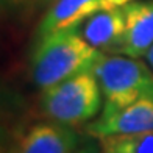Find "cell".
Here are the masks:
<instances>
[{
    "instance_id": "obj_7",
    "label": "cell",
    "mask_w": 153,
    "mask_h": 153,
    "mask_svg": "<svg viewBox=\"0 0 153 153\" xmlns=\"http://www.w3.org/2000/svg\"><path fill=\"white\" fill-rule=\"evenodd\" d=\"M80 145L78 133L58 122H41L20 134L11 153H72Z\"/></svg>"
},
{
    "instance_id": "obj_4",
    "label": "cell",
    "mask_w": 153,
    "mask_h": 153,
    "mask_svg": "<svg viewBox=\"0 0 153 153\" xmlns=\"http://www.w3.org/2000/svg\"><path fill=\"white\" fill-rule=\"evenodd\" d=\"M141 131H153V88L131 105L111 114H102L86 127V133L97 139Z\"/></svg>"
},
{
    "instance_id": "obj_8",
    "label": "cell",
    "mask_w": 153,
    "mask_h": 153,
    "mask_svg": "<svg viewBox=\"0 0 153 153\" xmlns=\"http://www.w3.org/2000/svg\"><path fill=\"white\" fill-rule=\"evenodd\" d=\"M127 28L122 53L130 58L145 56L153 45V0L130 2L123 5Z\"/></svg>"
},
{
    "instance_id": "obj_6",
    "label": "cell",
    "mask_w": 153,
    "mask_h": 153,
    "mask_svg": "<svg viewBox=\"0 0 153 153\" xmlns=\"http://www.w3.org/2000/svg\"><path fill=\"white\" fill-rule=\"evenodd\" d=\"M125 28H127V19L123 6L100 11L78 25L81 38L95 50L105 55L122 53Z\"/></svg>"
},
{
    "instance_id": "obj_11",
    "label": "cell",
    "mask_w": 153,
    "mask_h": 153,
    "mask_svg": "<svg viewBox=\"0 0 153 153\" xmlns=\"http://www.w3.org/2000/svg\"><path fill=\"white\" fill-rule=\"evenodd\" d=\"M72 153H102V147H100V144L97 145L95 142H85V144L78 145Z\"/></svg>"
},
{
    "instance_id": "obj_10",
    "label": "cell",
    "mask_w": 153,
    "mask_h": 153,
    "mask_svg": "<svg viewBox=\"0 0 153 153\" xmlns=\"http://www.w3.org/2000/svg\"><path fill=\"white\" fill-rule=\"evenodd\" d=\"M55 2L56 0H2V10L10 16L28 17L44 8L47 11Z\"/></svg>"
},
{
    "instance_id": "obj_9",
    "label": "cell",
    "mask_w": 153,
    "mask_h": 153,
    "mask_svg": "<svg viewBox=\"0 0 153 153\" xmlns=\"http://www.w3.org/2000/svg\"><path fill=\"white\" fill-rule=\"evenodd\" d=\"M102 153H153V131L100 137Z\"/></svg>"
},
{
    "instance_id": "obj_1",
    "label": "cell",
    "mask_w": 153,
    "mask_h": 153,
    "mask_svg": "<svg viewBox=\"0 0 153 153\" xmlns=\"http://www.w3.org/2000/svg\"><path fill=\"white\" fill-rule=\"evenodd\" d=\"M100 55L81 38L78 27L39 36L30 59V76L41 91H47L81 72L91 71Z\"/></svg>"
},
{
    "instance_id": "obj_5",
    "label": "cell",
    "mask_w": 153,
    "mask_h": 153,
    "mask_svg": "<svg viewBox=\"0 0 153 153\" xmlns=\"http://www.w3.org/2000/svg\"><path fill=\"white\" fill-rule=\"evenodd\" d=\"M130 2L133 0H56L44 13L38 27V34L45 36L59 30L74 28L97 13L119 8Z\"/></svg>"
},
{
    "instance_id": "obj_3",
    "label": "cell",
    "mask_w": 153,
    "mask_h": 153,
    "mask_svg": "<svg viewBox=\"0 0 153 153\" xmlns=\"http://www.w3.org/2000/svg\"><path fill=\"white\" fill-rule=\"evenodd\" d=\"M102 97L94 74L85 71L42 91L39 109L48 120L75 128L97 116L102 108Z\"/></svg>"
},
{
    "instance_id": "obj_2",
    "label": "cell",
    "mask_w": 153,
    "mask_h": 153,
    "mask_svg": "<svg viewBox=\"0 0 153 153\" xmlns=\"http://www.w3.org/2000/svg\"><path fill=\"white\" fill-rule=\"evenodd\" d=\"M91 72L105 99L102 114L131 105L153 88V72L137 58L102 53Z\"/></svg>"
},
{
    "instance_id": "obj_12",
    "label": "cell",
    "mask_w": 153,
    "mask_h": 153,
    "mask_svg": "<svg viewBox=\"0 0 153 153\" xmlns=\"http://www.w3.org/2000/svg\"><path fill=\"white\" fill-rule=\"evenodd\" d=\"M145 58H147L149 64H150V66H152V69H153V45L150 47V50L147 52V55H145Z\"/></svg>"
}]
</instances>
